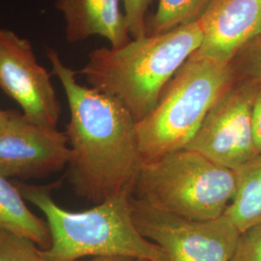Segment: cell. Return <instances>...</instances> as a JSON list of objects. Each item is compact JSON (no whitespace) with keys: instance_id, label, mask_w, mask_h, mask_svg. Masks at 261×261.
<instances>
[{"instance_id":"52a82bcc","label":"cell","mask_w":261,"mask_h":261,"mask_svg":"<svg viewBox=\"0 0 261 261\" xmlns=\"http://www.w3.org/2000/svg\"><path fill=\"white\" fill-rule=\"evenodd\" d=\"M259 83L237 79L216 102L186 146L236 170L258 155L252 134V107Z\"/></svg>"},{"instance_id":"4fadbf2b","label":"cell","mask_w":261,"mask_h":261,"mask_svg":"<svg viewBox=\"0 0 261 261\" xmlns=\"http://www.w3.org/2000/svg\"><path fill=\"white\" fill-rule=\"evenodd\" d=\"M235 171L237 189L224 215L241 233L261 224V154Z\"/></svg>"},{"instance_id":"3957f363","label":"cell","mask_w":261,"mask_h":261,"mask_svg":"<svg viewBox=\"0 0 261 261\" xmlns=\"http://www.w3.org/2000/svg\"><path fill=\"white\" fill-rule=\"evenodd\" d=\"M22 196L45 215L50 246L41 250L46 261L117 256L169 261L156 244L140 233L133 219L129 195L110 198L93 208L71 212L57 205L46 187L18 183Z\"/></svg>"},{"instance_id":"30bf717a","label":"cell","mask_w":261,"mask_h":261,"mask_svg":"<svg viewBox=\"0 0 261 261\" xmlns=\"http://www.w3.org/2000/svg\"><path fill=\"white\" fill-rule=\"evenodd\" d=\"M203 38L192 56L231 63L261 33V0H219L202 17Z\"/></svg>"},{"instance_id":"7c38bea8","label":"cell","mask_w":261,"mask_h":261,"mask_svg":"<svg viewBox=\"0 0 261 261\" xmlns=\"http://www.w3.org/2000/svg\"><path fill=\"white\" fill-rule=\"evenodd\" d=\"M0 228L35 243L41 250L50 246L47 222L32 213L19 188L0 175Z\"/></svg>"},{"instance_id":"5b68a950","label":"cell","mask_w":261,"mask_h":261,"mask_svg":"<svg viewBox=\"0 0 261 261\" xmlns=\"http://www.w3.org/2000/svg\"><path fill=\"white\" fill-rule=\"evenodd\" d=\"M237 189V173L191 149L142 163L133 196L171 214L206 221L223 216Z\"/></svg>"},{"instance_id":"9a60e30c","label":"cell","mask_w":261,"mask_h":261,"mask_svg":"<svg viewBox=\"0 0 261 261\" xmlns=\"http://www.w3.org/2000/svg\"><path fill=\"white\" fill-rule=\"evenodd\" d=\"M0 261H46L35 243L0 228Z\"/></svg>"},{"instance_id":"9c48e42d","label":"cell","mask_w":261,"mask_h":261,"mask_svg":"<svg viewBox=\"0 0 261 261\" xmlns=\"http://www.w3.org/2000/svg\"><path fill=\"white\" fill-rule=\"evenodd\" d=\"M71 155L65 132L39 126L12 111L0 126V175L42 178L68 166Z\"/></svg>"},{"instance_id":"7a4b0ae2","label":"cell","mask_w":261,"mask_h":261,"mask_svg":"<svg viewBox=\"0 0 261 261\" xmlns=\"http://www.w3.org/2000/svg\"><path fill=\"white\" fill-rule=\"evenodd\" d=\"M202 18L162 34L133 39L123 47L92 50L79 72L91 87L116 99L136 123L145 118L179 69L200 47Z\"/></svg>"},{"instance_id":"8992f818","label":"cell","mask_w":261,"mask_h":261,"mask_svg":"<svg viewBox=\"0 0 261 261\" xmlns=\"http://www.w3.org/2000/svg\"><path fill=\"white\" fill-rule=\"evenodd\" d=\"M133 219L140 233L169 261H230L240 231L223 215L197 221L171 214L132 196Z\"/></svg>"},{"instance_id":"8fae6325","label":"cell","mask_w":261,"mask_h":261,"mask_svg":"<svg viewBox=\"0 0 261 261\" xmlns=\"http://www.w3.org/2000/svg\"><path fill=\"white\" fill-rule=\"evenodd\" d=\"M121 0H56V8L65 20L66 40L76 43L92 36L105 38L111 47L130 41Z\"/></svg>"},{"instance_id":"6da1fadb","label":"cell","mask_w":261,"mask_h":261,"mask_svg":"<svg viewBox=\"0 0 261 261\" xmlns=\"http://www.w3.org/2000/svg\"><path fill=\"white\" fill-rule=\"evenodd\" d=\"M47 56L70 110L68 178L75 195L96 204L133 196L143 163L133 116L112 96L79 84L56 50L47 48Z\"/></svg>"},{"instance_id":"44dd1931","label":"cell","mask_w":261,"mask_h":261,"mask_svg":"<svg viewBox=\"0 0 261 261\" xmlns=\"http://www.w3.org/2000/svg\"><path fill=\"white\" fill-rule=\"evenodd\" d=\"M12 111H3L0 110V126H2L4 123H6L9 119Z\"/></svg>"},{"instance_id":"e0dca14e","label":"cell","mask_w":261,"mask_h":261,"mask_svg":"<svg viewBox=\"0 0 261 261\" xmlns=\"http://www.w3.org/2000/svg\"><path fill=\"white\" fill-rule=\"evenodd\" d=\"M230 261H261V224L240 233Z\"/></svg>"},{"instance_id":"7402d4cb","label":"cell","mask_w":261,"mask_h":261,"mask_svg":"<svg viewBox=\"0 0 261 261\" xmlns=\"http://www.w3.org/2000/svg\"><path fill=\"white\" fill-rule=\"evenodd\" d=\"M137 261H149V260H145V259H138Z\"/></svg>"},{"instance_id":"ffe728a7","label":"cell","mask_w":261,"mask_h":261,"mask_svg":"<svg viewBox=\"0 0 261 261\" xmlns=\"http://www.w3.org/2000/svg\"><path fill=\"white\" fill-rule=\"evenodd\" d=\"M135 258L129 257H117V256H101V257H93L92 259L85 261H137ZM79 261V260H77Z\"/></svg>"},{"instance_id":"277c9868","label":"cell","mask_w":261,"mask_h":261,"mask_svg":"<svg viewBox=\"0 0 261 261\" xmlns=\"http://www.w3.org/2000/svg\"><path fill=\"white\" fill-rule=\"evenodd\" d=\"M231 63L191 56L149 114L136 123L142 161L184 149L207 113L236 82Z\"/></svg>"},{"instance_id":"d6986e66","label":"cell","mask_w":261,"mask_h":261,"mask_svg":"<svg viewBox=\"0 0 261 261\" xmlns=\"http://www.w3.org/2000/svg\"><path fill=\"white\" fill-rule=\"evenodd\" d=\"M252 134L255 150L261 154V84L257 87L252 102Z\"/></svg>"},{"instance_id":"ba28073f","label":"cell","mask_w":261,"mask_h":261,"mask_svg":"<svg viewBox=\"0 0 261 261\" xmlns=\"http://www.w3.org/2000/svg\"><path fill=\"white\" fill-rule=\"evenodd\" d=\"M0 88L39 126L56 129L61 108L51 73L39 64L31 43L0 28Z\"/></svg>"},{"instance_id":"5bb4252c","label":"cell","mask_w":261,"mask_h":261,"mask_svg":"<svg viewBox=\"0 0 261 261\" xmlns=\"http://www.w3.org/2000/svg\"><path fill=\"white\" fill-rule=\"evenodd\" d=\"M219 0H159L152 33L162 34L201 19Z\"/></svg>"},{"instance_id":"ac0fdd59","label":"cell","mask_w":261,"mask_h":261,"mask_svg":"<svg viewBox=\"0 0 261 261\" xmlns=\"http://www.w3.org/2000/svg\"><path fill=\"white\" fill-rule=\"evenodd\" d=\"M124 16L130 37L140 39L145 37V15L152 0H121Z\"/></svg>"},{"instance_id":"2e32d148","label":"cell","mask_w":261,"mask_h":261,"mask_svg":"<svg viewBox=\"0 0 261 261\" xmlns=\"http://www.w3.org/2000/svg\"><path fill=\"white\" fill-rule=\"evenodd\" d=\"M231 64L237 79H248L261 84V33L243 47Z\"/></svg>"}]
</instances>
